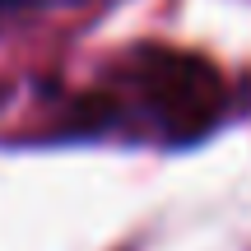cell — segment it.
I'll list each match as a JSON object with an SVG mask.
<instances>
[{"instance_id":"6da1fadb","label":"cell","mask_w":251,"mask_h":251,"mask_svg":"<svg viewBox=\"0 0 251 251\" xmlns=\"http://www.w3.org/2000/svg\"><path fill=\"white\" fill-rule=\"evenodd\" d=\"M9 5H19V0H0V9H9Z\"/></svg>"}]
</instances>
